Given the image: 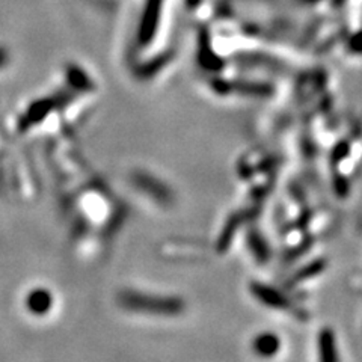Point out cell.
I'll return each mask as SVG.
<instances>
[{
  "label": "cell",
  "instance_id": "obj_1",
  "mask_svg": "<svg viewBox=\"0 0 362 362\" xmlns=\"http://www.w3.org/2000/svg\"><path fill=\"white\" fill-rule=\"evenodd\" d=\"M28 305L29 308L33 311V313H44L47 308H50L52 305V299H50V294H47L42 290H38V291H33L29 299H28Z\"/></svg>",
  "mask_w": 362,
  "mask_h": 362
},
{
  "label": "cell",
  "instance_id": "obj_2",
  "mask_svg": "<svg viewBox=\"0 0 362 362\" xmlns=\"http://www.w3.org/2000/svg\"><path fill=\"white\" fill-rule=\"evenodd\" d=\"M8 61V53L4 47H0V66H2Z\"/></svg>",
  "mask_w": 362,
  "mask_h": 362
}]
</instances>
